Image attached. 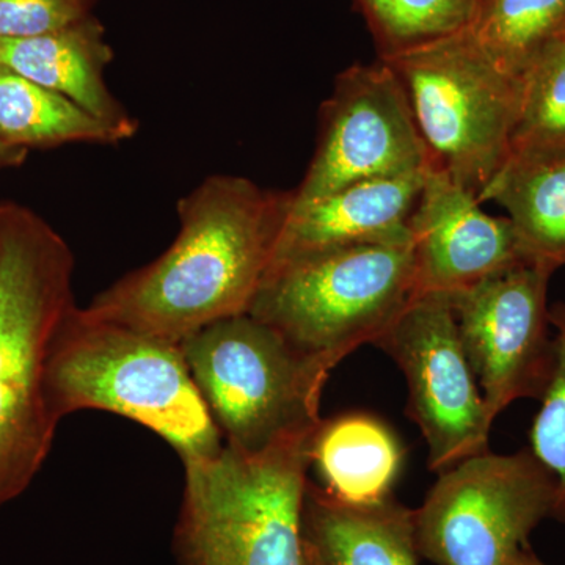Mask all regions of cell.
Masks as SVG:
<instances>
[{"label":"cell","instance_id":"27","mask_svg":"<svg viewBox=\"0 0 565 565\" xmlns=\"http://www.w3.org/2000/svg\"><path fill=\"white\" fill-rule=\"evenodd\" d=\"M88 3H90V0H87Z\"/></svg>","mask_w":565,"mask_h":565},{"label":"cell","instance_id":"11","mask_svg":"<svg viewBox=\"0 0 565 565\" xmlns=\"http://www.w3.org/2000/svg\"><path fill=\"white\" fill-rule=\"evenodd\" d=\"M553 270L523 264L451 297L460 343L497 418L520 399H542L555 370L546 302Z\"/></svg>","mask_w":565,"mask_h":565},{"label":"cell","instance_id":"17","mask_svg":"<svg viewBox=\"0 0 565 565\" xmlns=\"http://www.w3.org/2000/svg\"><path fill=\"white\" fill-rule=\"evenodd\" d=\"M489 200L508 211L527 264L565 266V152L511 156L479 196Z\"/></svg>","mask_w":565,"mask_h":565},{"label":"cell","instance_id":"2","mask_svg":"<svg viewBox=\"0 0 565 565\" xmlns=\"http://www.w3.org/2000/svg\"><path fill=\"white\" fill-rule=\"evenodd\" d=\"M73 250L20 203H0V508L32 484L61 419L52 408V345L74 302Z\"/></svg>","mask_w":565,"mask_h":565},{"label":"cell","instance_id":"25","mask_svg":"<svg viewBox=\"0 0 565 565\" xmlns=\"http://www.w3.org/2000/svg\"><path fill=\"white\" fill-rule=\"evenodd\" d=\"M509 565H546L542 563L541 559H539L537 556H535V553L533 550H531V546L527 545L525 548L520 550L519 553H516V556L514 559H512V563Z\"/></svg>","mask_w":565,"mask_h":565},{"label":"cell","instance_id":"21","mask_svg":"<svg viewBox=\"0 0 565 565\" xmlns=\"http://www.w3.org/2000/svg\"><path fill=\"white\" fill-rule=\"evenodd\" d=\"M564 152L565 39L545 47L523 74L519 120L511 141V156Z\"/></svg>","mask_w":565,"mask_h":565},{"label":"cell","instance_id":"1","mask_svg":"<svg viewBox=\"0 0 565 565\" xmlns=\"http://www.w3.org/2000/svg\"><path fill=\"white\" fill-rule=\"evenodd\" d=\"M292 199V191L212 174L178 202L173 244L99 292L87 311L180 345L211 323L248 313Z\"/></svg>","mask_w":565,"mask_h":565},{"label":"cell","instance_id":"24","mask_svg":"<svg viewBox=\"0 0 565 565\" xmlns=\"http://www.w3.org/2000/svg\"><path fill=\"white\" fill-rule=\"evenodd\" d=\"M29 151L24 148L13 147L0 137V173L20 167L28 159Z\"/></svg>","mask_w":565,"mask_h":565},{"label":"cell","instance_id":"9","mask_svg":"<svg viewBox=\"0 0 565 565\" xmlns=\"http://www.w3.org/2000/svg\"><path fill=\"white\" fill-rule=\"evenodd\" d=\"M374 345L407 379L408 416L422 430L433 473L489 451L494 418L465 355L448 294L416 296Z\"/></svg>","mask_w":565,"mask_h":565},{"label":"cell","instance_id":"26","mask_svg":"<svg viewBox=\"0 0 565 565\" xmlns=\"http://www.w3.org/2000/svg\"><path fill=\"white\" fill-rule=\"evenodd\" d=\"M305 552H307V550H305ZM307 559H308V556H307ZM308 565H313L310 563V559H308Z\"/></svg>","mask_w":565,"mask_h":565},{"label":"cell","instance_id":"13","mask_svg":"<svg viewBox=\"0 0 565 565\" xmlns=\"http://www.w3.org/2000/svg\"><path fill=\"white\" fill-rule=\"evenodd\" d=\"M426 173L345 185L313 202L294 204L273 264L366 244L411 243V222Z\"/></svg>","mask_w":565,"mask_h":565},{"label":"cell","instance_id":"8","mask_svg":"<svg viewBox=\"0 0 565 565\" xmlns=\"http://www.w3.org/2000/svg\"><path fill=\"white\" fill-rule=\"evenodd\" d=\"M555 500V478L530 448L489 449L438 475L414 511L416 548L435 565H509Z\"/></svg>","mask_w":565,"mask_h":565},{"label":"cell","instance_id":"19","mask_svg":"<svg viewBox=\"0 0 565 565\" xmlns=\"http://www.w3.org/2000/svg\"><path fill=\"white\" fill-rule=\"evenodd\" d=\"M467 32L498 68L522 81L545 47L565 39V0H476Z\"/></svg>","mask_w":565,"mask_h":565},{"label":"cell","instance_id":"18","mask_svg":"<svg viewBox=\"0 0 565 565\" xmlns=\"http://www.w3.org/2000/svg\"><path fill=\"white\" fill-rule=\"evenodd\" d=\"M0 137L29 151L70 143L115 145L131 136L61 93L0 66Z\"/></svg>","mask_w":565,"mask_h":565},{"label":"cell","instance_id":"4","mask_svg":"<svg viewBox=\"0 0 565 565\" xmlns=\"http://www.w3.org/2000/svg\"><path fill=\"white\" fill-rule=\"evenodd\" d=\"M319 427L258 452L223 445L182 459L180 565H308L303 504Z\"/></svg>","mask_w":565,"mask_h":565},{"label":"cell","instance_id":"20","mask_svg":"<svg viewBox=\"0 0 565 565\" xmlns=\"http://www.w3.org/2000/svg\"><path fill=\"white\" fill-rule=\"evenodd\" d=\"M379 58L418 50L467 31L476 0H355Z\"/></svg>","mask_w":565,"mask_h":565},{"label":"cell","instance_id":"16","mask_svg":"<svg viewBox=\"0 0 565 565\" xmlns=\"http://www.w3.org/2000/svg\"><path fill=\"white\" fill-rule=\"evenodd\" d=\"M404 456L399 438L382 419L352 412L322 419L311 465L332 497L345 503L370 504L392 497Z\"/></svg>","mask_w":565,"mask_h":565},{"label":"cell","instance_id":"3","mask_svg":"<svg viewBox=\"0 0 565 565\" xmlns=\"http://www.w3.org/2000/svg\"><path fill=\"white\" fill-rule=\"evenodd\" d=\"M47 386L62 419L104 411L162 437L181 459L221 451L223 437L180 344L74 307L52 345Z\"/></svg>","mask_w":565,"mask_h":565},{"label":"cell","instance_id":"23","mask_svg":"<svg viewBox=\"0 0 565 565\" xmlns=\"http://www.w3.org/2000/svg\"><path fill=\"white\" fill-rule=\"evenodd\" d=\"M88 17L87 0H0V41L61 31Z\"/></svg>","mask_w":565,"mask_h":565},{"label":"cell","instance_id":"10","mask_svg":"<svg viewBox=\"0 0 565 565\" xmlns=\"http://www.w3.org/2000/svg\"><path fill=\"white\" fill-rule=\"evenodd\" d=\"M433 169L407 96L384 62L338 74L322 104L318 145L294 204L371 180L411 177Z\"/></svg>","mask_w":565,"mask_h":565},{"label":"cell","instance_id":"6","mask_svg":"<svg viewBox=\"0 0 565 565\" xmlns=\"http://www.w3.org/2000/svg\"><path fill=\"white\" fill-rule=\"evenodd\" d=\"M181 349L225 445L258 452L321 426L332 370L250 313L204 327Z\"/></svg>","mask_w":565,"mask_h":565},{"label":"cell","instance_id":"5","mask_svg":"<svg viewBox=\"0 0 565 565\" xmlns=\"http://www.w3.org/2000/svg\"><path fill=\"white\" fill-rule=\"evenodd\" d=\"M416 296L412 241L355 245L270 264L248 313L334 370Z\"/></svg>","mask_w":565,"mask_h":565},{"label":"cell","instance_id":"7","mask_svg":"<svg viewBox=\"0 0 565 565\" xmlns=\"http://www.w3.org/2000/svg\"><path fill=\"white\" fill-rule=\"evenodd\" d=\"M379 61L399 81L433 169L479 200L511 156L522 81L498 68L467 31Z\"/></svg>","mask_w":565,"mask_h":565},{"label":"cell","instance_id":"14","mask_svg":"<svg viewBox=\"0 0 565 565\" xmlns=\"http://www.w3.org/2000/svg\"><path fill=\"white\" fill-rule=\"evenodd\" d=\"M110 61L102 24L92 17L32 39L0 41V66L61 93L132 137L137 121L115 99L104 79Z\"/></svg>","mask_w":565,"mask_h":565},{"label":"cell","instance_id":"12","mask_svg":"<svg viewBox=\"0 0 565 565\" xmlns=\"http://www.w3.org/2000/svg\"><path fill=\"white\" fill-rule=\"evenodd\" d=\"M416 292L467 291L527 264L512 222L482 211L473 193L430 169L411 222Z\"/></svg>","mask_w":565,"mask_h":565},{"label":"cell","instance_id":"22","mask_svg":"<svg viewBox=\"0 0 565 565\" xmlns=\"http://www.w3.org/2000/svg\"><path fill=\"white\" fill-rule=\"evenodd\" d=\"M555 329V370L531 427L530 449L556 481L552 519L565 525V302L550 308Z\"/></svg>","mask_w":565,"mask_h":565},{"label":"cell","instance_id":"15","mask_svg":"<svg viewBox=\"0 0 565 565\" xmlns=\"http://www.w3.org/2000/svg\"><path fill=\"white\" fill-rule=\"evenodd\" d=\"M303 542L313 565H418L414 511L393 497L345 503L308 482Z\"/></svg>","mask_w":565,"mask_h":565}]
</instances>
